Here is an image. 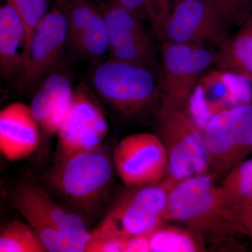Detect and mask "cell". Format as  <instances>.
Masks as SVG:
<instances>
[{
  "label": "cell",
  "mask_w": 252,
  "mask_h": 252,
  "mask_svg": "<svg viewBox=\"0 0 252 252\" xmlns=\"http://www.w3.org/2000/svg\"><path fill=\"white\" fill-rule=\"evenodd\" d=\"M113 3L122 6L142 21L149 20V0H114Z\"/></svg>",
  "instance_id": "obj_29"
},
{
  "label": "cell",
  "mask_w": 252,
  "mask_h": 252,
  "mask_svg": "<svg viewBox=\"0 0 252 252\" xmlns=\"http://www.w3.org/2000/svg\"><path fill=\"white\" fill-rule=\"evenodd\" d=\"M39 124L31 107L15 102L0 112V152L11 161L31 156L39 142Z\"/></svg>",
  "instance_id": "obj_15"
},
{
  "label": "cell",
  "mask_w": 252,
  "mask_h": 252,
  "mask_svg": "<svg viewBox=\"0 0 252 252\" xmlns=\"http://www.w3.org/2000/svg\"><path fill=\"white\" fill-rule=\"evenodd\" d=\"M151 252L206 251L204 239L188 228L162 225L149 235Z\"/></svg>",
  "instance_id": "obj_21"
},
{
  "label": "cell",
  "mask_w": 252,
  "mask_h": 252,
  "mask_svg": "<svg viewBox=\"0 0 252 252\" xmlns=\"http://www.w3.org/2000/svg\"><path fill=\"white\" fill-rule=\"evenodd\" d=\"M232 25L210 0H176L165 21L156 30L162 41L215 46L223 51Z\"/></svg>",
  "instance_id": "obj_6"
},
{
  "label": "cell",
  "mask_w": 252,
  "mask_h": 252,
  "mask_svg": "<svg viewBox=\"0 0 252 252\" xmlns=\"http://www.w3.org/2000/svg\"><path fill=\"white\" fill-rule=\"evenodd\" d=\"M169 188L164 180L134 187L118 199L98 228L124 238L151 234L164 224Z\"/></svg>",
  "instance_id": "obj_8"
},
{
  "label": "cell",
  "mask_w": 252,
  "mask_h": 252,
  "mask_svg": "<svg viewBox=\"0 0 252 252\" xmlns=\"http://www.w3.org/2000/svg\"><path fill=\"white\" fill-rule=\"evenodd\" d=\"M98 5L107 24L110 58L142 66L158 76L155 44L143 21L115 3Z\"/></svg>",
  "instance_id": "obj_10"
},
{
  "label": "cell",
  "mask_w": 252,
  "mask_h": 252,
  "mask_svg": "<svg viewBox=\"0 0 252 252\" xmlns=\"http://www.w3.org/2000/svg\"><path fill=\"white\" fill-rule=\"evenodd\" d=\"M221 69L241 74L252 80V18L230 37L225 49L219 51L216 61Z\"/></svg>",
  "instance_id": "obj_19"
},
{
  "label": "cell",
  "mask_w": 252,
  "mask_h": 252,
  "mask_svg": "<svg viewBox=\"0 0 252 252\" xmlns=\"http://www.w3.org/2000/svg\"><path fill=\"white\" fill-rule=\"evenodd\" d=\"M220 187L227 207L246 233L245 221L252 205V158L233 167Z\"/></svg>",
  "instance_id": "obj_18"
},
{
  "label": "cell",
  "mask_w": 252,
  "mask_h": 252,
  "mask_svg": "<svg viewBox=\"0 0 252 252\" xmlns=\"http://www.w3.org/2000/svg\"><path fill=\"white\" fill-rule=\"evenodd\" d=\"M176 0H149V21L154 31L168 17Z\"/></svg>",
  "instance_id": "obj_28"
},
{
  "label": "cell",
  "mask_w": 252,
  "mask_h": 252,
  "mask_svg": "<svg viewBox=\"0 0 252 252\" xmlns=\"http://www.w3.org/2000/svg\"><path fill=\"white\" fill-rule=\"evenodd\" d=\"M210 172L189 177L169 189L165 221L185 225L205 240H217L243 228L225 204Z\"/></svg>",
  "instance_id": "obj_1"
},
{
  "label": "cell",
  "mask_w": 252,
  "mask_h": 252,
  "mask_svg": "<svg viewBox=\"0 0 252 252\" xmlns=\"http://www.w3.org/2000/svg\"><path fill=\"white\" fill-rule=\"evenodd\" d=\"M108 128L102 109L84 86H79L74 91L69 117L58 133L59 159L100 148Z\"/></svg>",
  "instance_id": "obj_12"
},
{
  "label": "cell",
  "mask_w": 252,
  "mask_h": 252,
  "mask_svg": "<svg viewBox=\"0 0 252 252\" xmlns=\"http://www.w3.org/2000/svg\"><path fill=\"white\" fill-rule=\"evenodd\" d=\"M26 29L21 16L9 3L0 7V70L5 77L21 74V44L24 46Z\"/></svg>",
  "instance_id": "obj_17"
},
{
  "label": "cell",
  "mask_w": 252,
  "mask_h": 252,
  "mask_svg": "<svg viewBox=\"0 0 252 252\" xmlns=\"http://www.w3.org/2000/svg\"><path fill=\"white\" fill-rule=\"evenodd\" d=\"M63 12L67 17L68 37L81 54L95 61L109 52L105 19L93 0H71Z\"/></svg>",
  "instance_id": "obj_14"
},
{
  "label": "cell",
  "mask_w": 252,
  "mask_h": 252,
  "mask_svg": "<svg viewBox=\"0 0 252 252\" xmlns=\"http://www.w3.org/2000/svg\"><path fill=\"white\" fill-rule=\"evenodd\" d=\"M245 229L246 233L250 235L252 242V205L249 210L248 216H247L246 221H245Z\"/></svg>",
  "instance_id": "obj_31"
},
{
  "label": "cell",
  "mask_w": 252,
  "mask_h": 252,
  "mask_svg": "<svg viewBox=\"0 0 252 252\" xmlns=\"http://www.w3.org/2000/svg\"><path fill=\"white\" fill-rule=\"evenodd\" d=\"M4 1L9 3L16 9L22 19L25 29H26L25 45L29 40L33 31L41 19L49 12L48 0H4Z\"/></svg>",
  "instance_id": "obj_24"
},
{
  "label": "cell",
  "mask_w": 252,
  "mask_h": 252,
  "mask_svg": "<svg viewBox=\"0 0 252 252\" xmlns=\"http://www.w3.org/2000/svg\"><path fill=\"white\" fill-rule=\"evenodd\" d=\"M11 205L39 235L48 252H63L62 238L54 223L18 189L11 196Z\"/></svg>",
  "instance_id": "obj_22"
},
{
  "label": "cell",
  "mask_w": 252,
  "mask_h": 252,
  "mask_svg": "<svg viewBox=\"0 0 252 252\" xmlns=\"http://www.w3.org/2000/svg\"><path fill=\"white\" fill-rule=\"evenodd\" d=\"M113 165V157L100 147L59 158L48 178L71 205L86 215H93L108 195Z\"/></svg>",
  "instance_id": "obj_2"
},
{
  "label": "cell",
  "mask_w": 252,
  "mask_h": 252,
  "mask_svg": "<svg viewBox=\"0 0 252 252\" xmlns=\"http://www.w3.org/2000/svg\"><path fill=\"white\" fill-rule=\"evenodd\" d=\"M0 252H46L48 250L31 225L14 220L1 228Z\"/></svg>",
  "instance_id": "obj_23"
},
{
  "label": "cell",
  "mask_w": 252,
  "mask_h": 252,
  "mask_svg": "<svg viewBox=\"0 0 252 252\" xmlns=\"http://www.w3.org/2000/svg\"><path fill=\"white\" fill-rule=\"evenodd\" d=\"M159 70L160 106L182 109L198 82L200 74L214 63L215 54L210 46L165 41L161 46Z\"/></svg>",
  "instance_id": "obj_5"
},
{
  "label": "cell",
  "mask_w": 252,
  "mask_h": 252,
  "mask_svg": "<svg viewBox=\"0 0 252 252\" xmlns=\"http://www.w3.org/2000/svg\"><path fill=\"white\" fill-rule=\"evenodd\" d=\"M73 97V96H72ZM72 97L67 102L61 104L53 111L41 125L43 130L48 135L58 134L67 121L72 107Z\"/></svg>",
  "instance_id": "obj_27"
},
{
  "label": "cell",
  "mask_w": 252,
  "mask_h": 252,
  "mask_svg": "<svg viewBox=\"0 0 252 252\" xmlns=\"http://www.w3.org/2000/svg\"><path fill=\"white\" fill-rule=\"evenodd\" d=\"M73 94L70 81L66 76L54 74L46 78L30 106L39 126L56 107L72 98Z\"/></svg>",
  "instance_id": "obj_20"
},
{
  "label": "cell",
  "mask_w": 252,
  "mask_h": 252,
  "mask_svg": "<svg viewBox=\"0 0 252 252\" xmlns=\"http://www.w3.org/2000/svg\"><path fill=\"white\" fill-rule=\"evenodd\" d=\"M68 37L67 17L60 8L44 16L23 46L21 80L32 87L59 61Z\"/></svg>",
  "instance_id": "obj_13"
},
{
  "label": "cell",
  "mask_w": 252,
  "mask_h": 252,
  "mask_svg": "<svg viewBox=\"0 0 252 252\" xmlns=\"http://www.w3.org/2000/svg\"><path fill=\"white\" fill-rule=\"evenodd\" d=\"M17 189L59 230L62 238L63 252H84L91 232L79 215L60 206L39 187L20 185Z\"/></svg>",
  "instance_id": "obj_16"
},
{
  "label": "cell",
  "mask_w": 252,
  "mask_h": 252,
  "mask_svg": "<svg viewBox=\"0 0 252 252\" xmlns=\"http://www.w3.org/2000/svg\"><path fill=\"white\" fill-rule=\"evenodd\" d=\"M157 130L168 157L164 181L170 188L189 177L210 172L203 130L185 111L160 106Z\"/></svg>",
  "instance_id": "obj_4"
},
{
  "label": "cell",
  "mask_w": 252,
  "mask_h": 252,
  "mask_svg": "<svg viewBox=\"0 0 252 252\" xmlns=\"http://www.w3.org/2000/svg\"><path fill=\"white\" fill-rule=\"evenodd\" d=\"M95 3H102V2H113L114 0H93Z\"/></svg>",
  "instance_id": "obj_33"
},
{
  "label": "cell",
  "mask_w": 252,
  "mask_h": 252,
  "mask_svg": "<svg viewBox=\"0 0 252 252\" xmlns=\"http://www.w3.org/2000/svg\"><path fill=\"white\" fill-rule=\"evenodd\" d=\"M232 26H243L251 17L252 0H210Z\"/></svg>",
  "instance_id": "obj_26"
},
{
  "label": "cell",
  "mask_w": 252,
  "mask_h": 252,
  "mask_svg": "<svg viewBox=\"0 0 252 252\" xmlns=\"http://www.w3.org/2000/svg\"><path fill=\"white\" fill-rule=\"evenodd\" d=\"M156 75L142 66L110 58L98 62L91 81L107 103L125 117L133 118L160 99Z\"/></svg>",
  "instance_id": "obj_3"
},
{
  "label": "cell",
  "mask_w": 252,
  "mask_h": 252,
  "mask_svg": "<svg viewBox=\"0 0 252 252\" xmlns=\"http://www.w3.org/2000/svg\"><path fill=\"white\" fill-rule=\"evenodd\" d=\"M127 239L97 228L91 232L84 252H125Z\"/></svg>",
  "instance_id": "obj_25"
},
{
  "label": "cell",
  "mask_w": 252,
  "mask_h": 252,
  "mask_svg": "<svg viewBox=\"0 0 252 252\" xmlns=\"http://www.w3.org/2000/svg\"><path fill=\"white\" fill-rule=\"evenodd\" d=\"M210 172L225 176L252 153V104L219 113L205 127Z\"/></svg>",
  "instance_id": "obj_7"
},
{
  "label": "cell",
  "mask_w": 252,
  "mask_h": 252,
  "mask_svg": "<svg viewBox=\"0 0 252 252\" xmlns=\"http://www.w3.org/2000/svg\"><path fill=\"white\" fill-rule=\"evenodd\" d=\"M57 3L58 6L62 10V11H64V9H65L66 6L68 3L71 1V0H55Z\"/></svg>",
  "instance_id": "obj_32"
},
{
  "label": "cell",
  "mask_w": 252,
  "mask_h": 252,
  "mask_svg": "<svg viewBox=\"0 0 252 252\" xmlns=\"http://www.w3.org/2000/svg\"><path fill=\"white\" fill-rule=\"evenodd\" d=\"M252 82L250 78L229 71L210 72L198 79L185 112L204 131L219 113L251 103Z\"/></svg>",
  "instance_id": "obj_11"
},
{
  "label": "cell",
  "mask_w": 252,
  "mask_h": 252,
  "mask_svg": "<svg viewBox=\"0 0 252 252\" xmlns=\"http://www.w3.org/2000/svg\"><path fill=\"white\" fill-rule=\"evenodd\" d=\"M125 252H151L149 235H135L127 238Z\"/></svg>",
  "instance_id": "obj_30"
},
{
  "label": "cell",
  "mask_w": 252,
  "mask_h": 252,
  "mask_svg": "<svg viewBox=\"0 0 252 252\" xmlns=\"http://www.w3.org/2000/svg\"><path fill=\"white\" fill-rule=\"evenodd\" d=\"M112 157L118 175L130 188L157 185L166 177L167 151L157 135L140 132L126 136L117 144Z\"/></svg>",
  "instance_id": "obj_9"
}]
</instances>
